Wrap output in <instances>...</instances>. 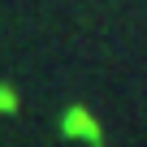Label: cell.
Returning a JSON list of instances; mask_svg holds the SVG:
<instances>
[{
  "label": "cell",
  "mask_w": 147,
  "mask_h": 147,
  "mask_svg": "<svg viewBox=\"0 0 147 147\" xmlns=\"http://www.w3.org/2000/svg\"><path fill=\"white\" fill-rule=\"evenodd\" d=\"M61 134H65V138H87L91 147H104L100 125H95V121H91V113H82V108H69V113L61 117Z\"/></svg>",
  "instance_id": "cell-1"
},
{
  "label": "cell",
  "mask_w": 147,
  "mask_h": 147,
  "mask_svg": "<svg viewBox=\"0 0 147 147\" xmlns=\"http://www.w3.org/2000/svg\"><path fill=\"white\" fill-rule=\"evenodd\" d=\"M13 108H18V95L9 87H0V113H13Z\"/></svg>",
  "instance_id": "cell-2"
}]
</instances>
